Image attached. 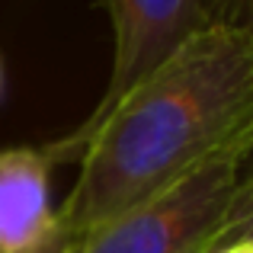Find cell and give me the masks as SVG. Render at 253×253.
Segmentation results:
<instances>
[{"label": "cell", "instance_id": "3957f363", "mask_svg": "<svg viewBox=\"0 0 253 253\" xmlns=\"http://www.w3.org/2000/svg\"><path fill=\"white\" fill-rule=\"evenodd\" d=\"M112 23V71L96 106L77 128L45 148L48 161H74L90 128L161 61L218 26L244 19V0H103Z\"/></svg>", "mask_w": 253, "mask_h": 253}, {"label": "cell", "instance_id": "7a4b0ae2", "mask_svg": "<svg viewBox=\"0 0 253 253\" xmlns=\"http://www.w3.org/2000/svg\"><path fill=\"white\" fill-rule=\"evenodd\" d=\"M250 141L205 161L151 202L99 224L58 253H215L250 234Z\"/></svg>", "mask_w": 253, "mask_h": 253}, {"label": "cell", "instance_id": "6da1fadb", "mask_svg": "<svg viewBox=\"0 0 253 253\" xmlns=\"http://www.w3.org/2000/svg\"><path fill=\"white\" fill-rule=\"evenodd\" d=\"M244 141H253V32L237 23L186 42L90 128L58 209L61 247Z\"/></svg>", "mask_w": 253, "mask_h": 253}, {"label": "cell", "instance_id": "5b68a950", "mask_svg": "<svg viewBox=\"0 0 253 253\" xmlns=\"http://www.w3.org/2000/svg\"><path fill=\"white\" fill-rule=\"evenodd\" d=\"M215 253H253V241H250V234H241L234 241H228L224 247H218Z\"/></svg>", "mask_w": 253, "mask_h": 253}, {"label": "cell", "instance_id": "277c9868", "mask_svg": "<svg viewBox=\"0 0 253 253\" xmlns=\"http://www.w3.org/2000/svg\"><path fill=\"white\" fill-rule=\"evenodd\" d=\"M51 161L36 148L0 151V253H58Z\"/></svg>", "mask_w": 253, "mask_h": 253}]
</instances>
